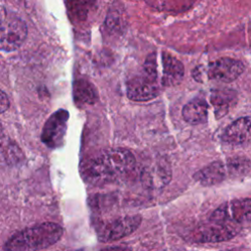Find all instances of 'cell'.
Wrapping results in <instances>:
<instances>
[{
    "label": "cell",
    "instance_id": "1",
    "mask_svg": "<svg viewBox=\"0 0 251 251\" xmlns=\"http://www.w3.org/2000/svg\"><path fill=\"white\" fill-rule=\"evenodd\" d=\"M135 166L133 154L124 148L107 150L90 161L85 176L90 182H108L128 174Z\"/></svg>",
    "mask_w": 251,
    "mask_h": 251
},
{
    "label": "cell",
    "instance_id": "2",
    "mask_svg": "<svg viewBox=\"0 0 251 251\" xmlns=\"http://www.w3.org/2000/svg\"><path fill=\"white\" fill-rule=\"evenodd\" d=\"M63 227L54 223H44L27 227L13 235L5 244V251H38L58 242Z\"/></svg>",
    "mask_w": 251,
    "mask_h": 251
},
{
    "label": "cell",
    "instance_id": "3",
    "mask_svg": "<svg viewBox=\"0 0 251 251\" xmlns=\"http://www.w3.org/2000/svg\"><path fill=\"white\" fill-rule=\"evenodd\" d=\"M160 91L156 57L155 54H150L140 73L127 80L126 94L133 101H148L157 97Z\"/></svg>",
    "mask_w": 251,
    "mask_h": 251
},
{
    "label": "cell",
    "instance_id": "4",
    "mask_svg": "<svg viewBox=\"0 0 251 251\" xmlns=\"http://www.w3.org/2000/svg\"><path fill=\"white\" fill-rule=\"evenodd\" d=\"M211 220L235 225L251 222V198L234 199L224 203L213 212Z\"/></svg>",
    "mask_w": 251,
    "mask_h": 251
},
{
    "label": "cell",
    "instance_id": "5",
    "mask_svg": "<svg viewBox=\"0 0 251 251\" xmlns=\"http://www.w3.org/2000/svg\"><path fill=\"white\" fill-rule=\"evenodd\" d=\"M237 231L238 228L232 223L211 220L198 226L192 232V238L196 242H219L230 239Z\"/></svg>",
    "mask_w": 251,
    "mask_h": 251
},
{
    "label": "cell",
    "instance_id": "6",
    "mask_svg": "<svg viewBox=\"0 0 251 251\" xmlns=\"http://www.w3.org/2000/svg\"><path fill=\"white\" fill-rule=\"evenodd\" d=\"M26 34V25L21 19H5L0 24V50L10 52L18 49L24 43Z\"/></svg>",
    "mask_w": 251,
    "mask_h": 251
},
{
    "label": "cell",
    "instance_id": "7",
    "mask_svg": "<svg viewBox=\"0 0 251 251\" xmlns=\"http://www.w3.org/2000/svg\"><path fill=\"white\" fill-rule=\"evenodd\" d=\"M244 69L241 61L229 57H223L210 63L207 75L210 79L216 81L231 82L244 72Z\"/></svg>",
    "mask_w": 251,
    "mask_h": 251
},
{
    "label": "cell",
    "instance_id": "8",
    "mask_svg": "<svg viewBox=\"0 0 251 251\" xmlns=\"http://www.w3.org/2000/svg\"><path fill=\"white\" fill-rule=\"evenodd\" d=\"M69 113L65 110L55 112L45 123L41 134V140L51 148L59 147L64 141L67 130Z\"/></svg>",
    "mask_w": 251,
    "mask_h": 251
},
{
    "label": "cell",
    "instance_id": "9",
    "mask_svg": "<svg viewBox=\"0 0 251 251\" xmlns=\"http://www.w3.org/2000/svg\"><path fill=\"white\" fill-rule=\"evenodd\" d=\"M141 217L138 215L126 216L107 224L99 231V239L103 242L114 241L132 233L140 225Z\"/></svg>",
    "mask_w": 251,
    "mask_h": 251
},
{
    "label": "cell",
    "instance_id": "10",
    "mask_svg": "<svg viewBox=\"0 0 251 251\" xmlns=\"http://www.w3.org/2000/svg\"><path fill=\"white\" fill-rule=\"evenodd\" d=\"M223 140L230 144L251 142V117H242L231 123L223 133Z\"/></svg>",
    "mask_w": 251,
    "mask_h": 251
},
{
    "label": "cell",
    "instance_id": "11",
    "mask_svg": "<svg viewBox=\"0 0 251 251\" xmlns=\"http://www.w3.org/2000/svg\"><path fill=\"white\" fill-rule=\"evenodd\" d=\"M162 64L163 76L161 84L163 86H175L178 84L184 75L183 64L168 52H163Z\"/></svg>",
    "mask_w": 251,
    "mask_h": 251
},
{
    "label": "cell",
    "instance_id": "12",
    "mask_svg": "<svg viewBox=\"0 0 251 251\" xmlns=\"http://www.w3.org/2000/svg\"><path fill=\"white\" fill-rule=\"evenodd\" d=\"M226 164L215 161L193 175V178L202 185H215L222 182L227 175Z\"/></svg>",
    "mask_w": 251,
    "mask_h": 251
},
{
    "label": "cell",
    "instance_id": "13",
    "mask_svg": "<svg viewBox=\"0 0 251 251\" xmlns=\"http://www.w3.org/2000/svg\"><path fill=\"white\" fill-rule=\"evenodd\" d=\"M236 92L232 89H215L211 93V103L214 106L217 119L223 118L236 103Z\"/></svg>",
    "mask_w": 251,
    "mask_h": 251
},
{
    "label": "cell",
    "instance_id": "14",
    "mask_svg": "<svg viewBox=\"0 0 251 251\" xmlns=\"http://www.w3.org/2000/svg\"><path fill=\"white\" fill-rule=\"evenodd\" d=\"M208 117V104L203 98H194L182 108V118L191 125L202 124Z\"/></svg>",
    "mask_w": 251,
    "mask_h": 251
},
{
    "label": "cell",
    "instance_id": "15",
    "mask_svg": "<svg viewBox=\"0 0 251 251\" xmlns=\"http://www.w3.org/2000/svg\"><path fill=\"white\" fill-rule=\"evenodd\" d=\"M74 97L78 104H93L98 96L93 84L81 78L74 83Z\"/></svg>",
    "mask_w": 251,
    "mask_h": 251
},
{
    "label": "cell",
    "instance_id": "16",
    "mask_svg": "<svg viewBox=\"0 0 251 251\" xmlns=\"http://www.w3.org/2000/svg\"><path fill=\"white\" fill-rule=\"evenodd\" d=\"M171 169L165 163L161 162L147 171L146 180L152 187H161L171 180Z\"/></svg>",
    "mask_w": 251,
    "mask_h": 251
},
{
    "label": "cell",
    "instance_id": "17",
    "mask_svg": "<svg viewBox=\"0 0 251 251\" xmlns=\"http://www.w3.org/2000/svg\"><path fill=\"white\" fill-rule=\"evenodd\" d=\"M226 167L230 176H240L246 175L251 170V162L245 157L234 156L226 161Z\"/></svg>",
    "mask_w": 251,
    "mask_h": 251
},
{
    "label": "cell",
    "instance_id": "18",
    "mask_svg": "<svg viewBox=\"0 0 251 251\" xmlns=\"http://www.w3.org/2000/svg\"><path fill=\"white\" fill-rule=\"evenodd\" d=\"M9 107V99L7 95L0 89V114L5 112Z\"/></svg>",
    "mask_w": 251,
    "mask_h": 251
},
{
    "label": "cell",
    "instance_id": "19",
    "mask_svg": "<svg viewBox=\"0 0 251 251\" xmlns=\"http://www.w3.org/2000/svg\"><path fill=\"white\" fill-rule=\"evenodd\" d=\"M103 251H130V249L127 246H114L111 248H107Z\"/></svg>",
    "mask_w": 251,
    "mask_h": 251
},
{
    "label": "cell",
    "instance_id": "20",
    "mask_svg": "<svg viewBox=\"0 0 251 251\" xmlns=\"http://www.w3.org/2000/svg\"><path fill=\"white\" fill-rule=\"evenodd\" d=\"M5 20V10L0 7V24Z\"/></svg>",
    "mask_w": 251,
    "mask_h": 251
},
{
    "label": "cell",
    "instance_id": "21",
    "mask_svg": "<svg viewBox=\"0 0 251 251\" xmlns=\"http://www.w3.org/2000/svg\"><path fill=\"white\" fill-rule=\"evenodd\" d=\"M229 251H238V250H229Z\"/></svg>",
    "mask_w": 251,
    "mask_h": 251
}]
</instances>
